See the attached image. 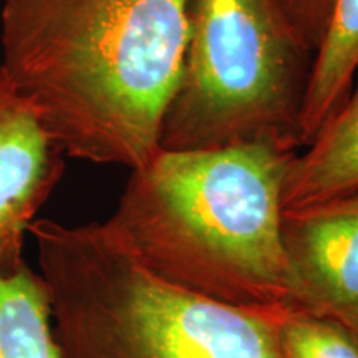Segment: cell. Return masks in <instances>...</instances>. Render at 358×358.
I'll use <instances>...</instances> for the list:
<instances>
[{
  "instance_id": "cell-1",
  "label": "cell",
  "mask_w": 358,
  "mask_h": 358,
  "mask_svg": "<svg viewBox=\"0 0 358 358\" xmlns=\"http://www.w3.org/2000/svg\"><path fill=\"white\" fill-rule=\"evenodd\" d=\"M2 69L65 156L133 171L161 150L186 0H3Z\"/></svg>"
},
{
  "instance_id": "cell-2",
  "label": "cell",
  "mask_w": 358,
  "mask_h": 358,
  "mask_svg": "<svg viewBox=\"0 0 358 358\" xmlns=\"http://www.w3.org/2000/svg\"><path fill=\"white\" fill-rule=\"evenodd\" d=\"M297 151L161 150L133 169L108 222L169 284L266 315L289 310L282 186Z\"/></svg>"
},
{
  "instance_id": "cell-3",
  "label": "cell",
  "mask_w": 358,
  "mask_h": 358,
  "mask_svg": "<svg viewBox=\"0 0 358 358\" xmlns=\"http://www.w3.org/2000/svg\"><path fill=\"white\" fill-rule=\"evenodd\" d=\"M50 294L60 358H284L280 317L178 287L148 268L111 224L29 226Z\"/></svg>"
},
{
  "instance_id": "cell-4",
  "label": "cell",
  "mask_w": 358,
  "mask_h": 358,
  "mask_svg": "<svg viewBox=\"0 0 358 358\" xmlns=\"http://www.w3.org/2000/svg\"><path fill=\"white\" fill-rule=\"evenodd\" d=\"M313 53L277 0H186V45L161 148L302 146Z\"/></svg>"
},
{
  "instance_id": "cell-5",
  "label": "cell",
  "mask_w": 358,
  "mask_h": 358,
  "mask_svg": "<svg viewBox=\"0 0 358 358\" xmlns=\"http://www.w3.org/2000/svg\"><path fill=\"white\" fill-rule=\"evenodd\" d=\"M289 310L337 322L358 338V196L284 209Z\"/></svg>"
},
{
  "instance_id": "cell-6",
  "label": "cell",
  "mask_w": 358,
  "mask_h": 358,
  "mask_svg": "<svg viewBox=\"0 0 358 358\" xmlns=\"http://www.w3.org/2000/svg\"><path fill=\"white\" fill-rule=\"evenodd\" d=\"M34 106L0 69V249L24 248L65 169Z\"/></svg>"
},
{
  "instance_id": "cell-7",
  "label": "cell",
  "mask_w": 358,
  "mask_h": 358,
  "mask_svg": "<svg viewBox=\"0 0 358 358\" xmlns=\"http://www.w3.org/2000/svg\"><path fill=\"white\" fill-rule=\"evenodd\" d=\"M347 100L290 161L282 209L358 196V70Z\"/></svg>"
},
{
  "instance_id": "cell-8",
  "label": "cell",
  "mask_w": 358,
  "mask_h": 358,
  "mask_svg": "<svg viewBox=\"0 0 358 358\" xmlns=\"http://www.w3.org/2000/svg\"><path fill=\"white\" fill-rule=\"evenodd\" d=\"M0 358H60L47 282L24 248L0 249Z\"/></svg>"
},
{
  "instance_id": "cell-9",
  "label": "cell",
  "mask_w": 358,
  "mask_h": 358,
  "mask_svg": "<svg viewBox=\"0 0 358 358\" xmlns=\"http://www.w3.org/2000/svg\"><path fill=\"white\" fill-rule=\"evenodd\" d=\"M358 70V0H337L313 57L301 133L306 148L347 100Z\"/></svg>"
},
{
  "instance_id": "cell-10",
  "label": "cell",
  "mask_w": 358,
  "mask_h": 358,
  "mask_svg": "<svg viewBox=\"0 0 358 358\" xmlns=\"http://www.w3.org/2000/svg\"><path fill=\"white\" fill-rule=\"evenodd\" d=\"M277 334L284 358H358V338L337 322L287 312Z\"/></svg>"
},
{
  "instance_id": "cell-11",
  "label": "cell",
  "mask_w": 358,
  "mask_h": 358,
  "mask_svg": "<svg viewBox=\"0 0 358 358\" xmlns=\"http://www.w3.org/2000/svg\"><path fill=\"white\" fill-rule=\"evenodd\" d=\"M299 38L315 53L337 0H277Z\"/></svg>"
}]
</instances>
